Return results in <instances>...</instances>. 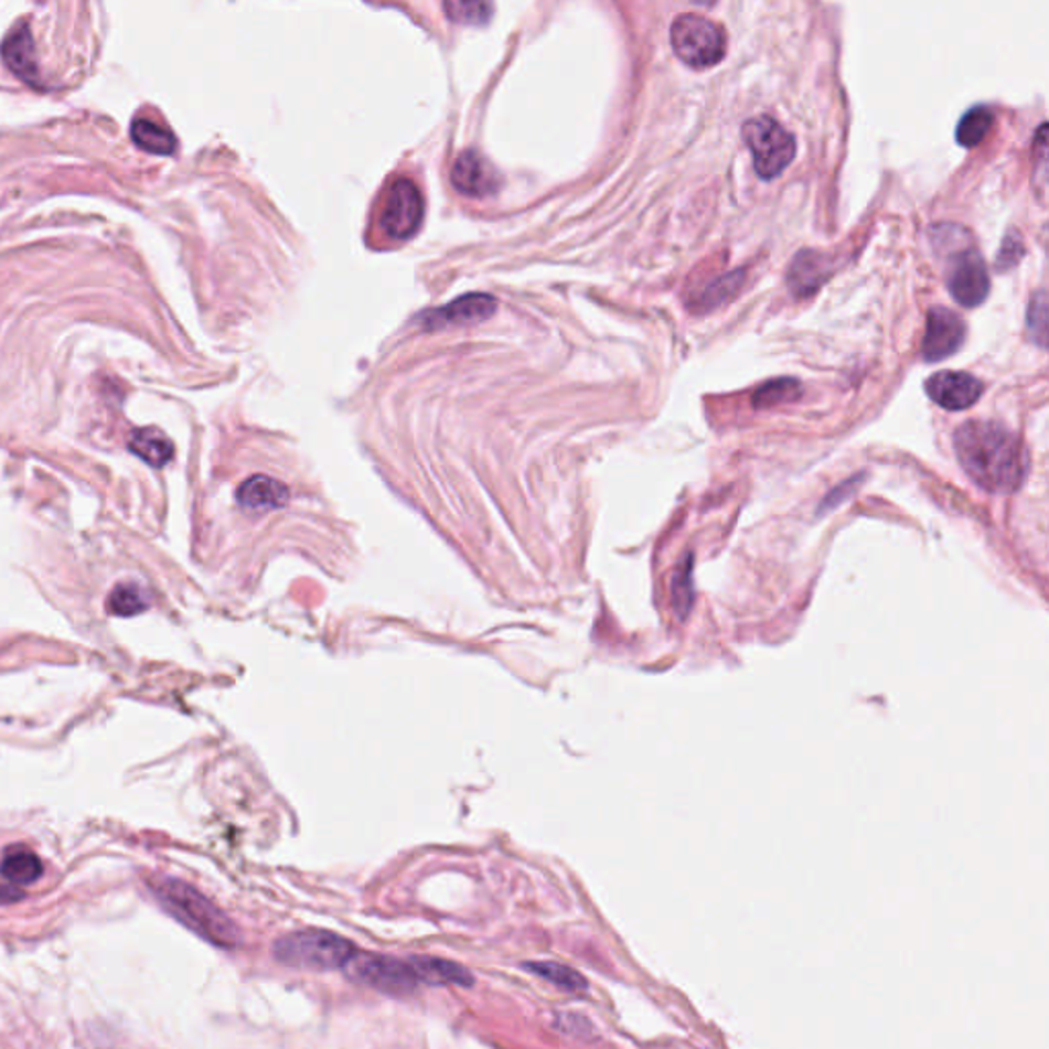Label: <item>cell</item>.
Segmentation results:
<instances>
[{
  "mask_svg": "<svg viewBox=\"0 0 1049 1049\" xmlns=\"http://www.w3.org/2000/svg\"><path fill=\"white\" fill-rule=\"evenodd\" d=\"M955 453L967 475L992 494H1013L1029 470L1017 435L994 420L963 422L955 432Z\"/></svg>",
  "mask_w": 1049,
  "mask_h": 1049,
  "instance_id": "1",
  "label": "cell"
},
{
  "mask_svg": "<svg viewBox=\"0 0 1049 1049\" xmlns=\"http://www.w3.org/2000/svg\"><path fill=\"white\" fill-rule=\"evenodd\" d=\"M160 905L164 906L174 919L181 920L193 933L217 948H234L238 943V929L214 902L203 893L193 890L179 879H160L154 884Z\"/></svg>",
  "mask_w": 1049,
  "mask_h": 1049,
  "instance_id": "2",
  "label": "cell"
},
{
  "mask_svg": "<svg viewBox=\"0 0 1049 1049\" xmlns=\"http://www.w3.org/2000/svg\"><path fill=\"white\" fill-rule=\"evenodd\" d=\"M355 953L357 949L349 939L320 929L286 934L274 945V955L279 962L302 970L345 967Z\"/></svg>",
  "mask_w": 1049,
  "mask_h": 1049,
  "instance_id": "3",
  "label": "cell"
},
{
  "mask_svg": "<svg viewBox=\"0 0 1049 1049\" xmlns=\"http://www.w3.org/2000/svg\"><path fill=\"white\" fill-rule=\"evenodd\" d=\"M671 44L678 60L695 71L719 64L726 56V33L711 19L702 15L676 17L671 25Z\"/></svg>",
  "mask_w": 1049,
  "mask_h": 1049,
  "instance_id": "4",
  "label": "cell"
},
{
  "mask_svg": "<svg viewBox=\"0 0 1049 1049\" xmlns=\"http://www.w3.org/2000/svg\"><path fill=\"white\" fill-rule=\"evenodd\" d=\"M742 138L752 154L754 171L767 181L783 173L798 152L795 138L773 117L761 116L748 119L742 126Z\"/></svg>",
  "mask_w": 1049,
  "mask_h": 1049,
  "instance_id": "5",
  "label": "cell"
},
{
  "mask_svg": "<svg viewBox=\"0 0 1049 1049\" xmlns=\"http://www.w3.org/2000/svg\"><path fill=\"white\" fill-rule=\"evenodd\" d=\"M349 976L384 994L406 996L417 991L420 980L410 960L403 962L389 955L357 951L345 965Z\"/></svg>",
  "mask_w": 1049,
  "mask_h": 1049,
  "instance_id": "6",
  "label": "cell"
},
{
  "mask_svg": "<svg viewBox=\"0 0 1049 1049\" xmlns=\"http://www.w3.org/2000/svg\"><path fill=\"white\" fill-rule=\"evenodd\" d=\"M425 214V202L410 179H396L384 197L379 226L392 240H408L415 236Z\"/></svg>",
  "mask_w": 1049,
  "mask_h": 1049,
  "instance_id": "7",
  "label": "cell"
},
{
  "mask_svg": "<svg viewBox=\"0 0 1049 1049\" xmlns=\"http://www.w3.org/2000/svg\"><path fill=\"white\" fill-rule=\"evenodd\" d=\"M948 286L953 300L963 308H976L991 291V279L984 259L974 248L955 253L949 263Z\"/></svg>",
  "mask_w": 1049,
  "mask_h": 1049,
  "instance_id": "8",
  "label": "cell"
},
{
  "mask_svg": "<svg viewBox=\"0 0 1049 1049\" xmlns=\"http://www.w3.org/2000/svg\"><path fill=\"white\" fill-rule=\"evenodd\" d=\"M965 341V324L962 318L943 306L929 312L927 334L922 341V357L927 363L948 360L962 349Z\"/></svg>",
  "mask_w": 1049,
  "mask_h": 1049,
  "instance_id": "9",
  "label": "cell"
},
{
  "mask_svg": "<svg viewBox=\"0 0 1049 1049\" xmlns=\"http://www.w3.org/2000/svg\"><path fill=\"white\" fill-rule=\"evenodd\" d=\"M929 398L945 410H965L980 400L984 386L974 375L963 372H939L924 384Z\"/></svg>",
  "mask_w": 1049,
  "mask_h": 1049,
  "instance_id": "10",
  "label": "cell"
},
{
  "mask_svg": "<svg viewBox=\"0 0 1049 1049\" xmlns=\"http://www.w3.org/2000/svg\"><path fill=\"white\" fill-rule=\"evenodd\" d=\"M451 183L463 195H472V197L490 195L499 185L492 167L474 150H465L456 159L451 167Z\"/></svg>",
  "mask_w": 1049,
  "mask_h": 1049,
  "instance_id": "11",
  "label": "cell"
},
{
  "mask_svg": "<svg viewBox=\"0 0 1049 1049\" xmlns=\"http://www.w3.org/2000/svg\"><path fill=\"white\" fill-rule=\"evenodd\" d=\"M238 504L250 513H265L286 506L289 501V490L275 478L269 475H253L243 482L236 492Z\"/></svg>",
  "mask_w": 1049,
  "mask_h": 1049,
  "instance_id": "12",
  "label": "cell"
},
{
  "mask_svg": "<svg viewBox=\"0 0 1049 1049\" xmlns=\"http://www.w3.org/2000/svg\"><path fill=\"white\" fill-rule=\"evenodd\" d=\"M2 58L19 78H23L25 83H31V85L38 83L35 45H33V38H31L28 23L17 25L15 30L9 33V38L2 44Z\"/></svg>",
  "mask_w": 1049,
  "mask_h": 1049,
  "instance_id": "13",
  "label": "cell"
},
{
  "mask_svg": "<svg viewBox=\"0 0 1049 1049\" xmlns=\"http://www.w3.org/2000/svg\"><path fill=\"white\" fill-rule=\"evenodd\" d=\"M494 310H496V302L490 296H482V293L463 296V298L449 303L446 308L431 312L429 314V327L472 324V322H480L484 318L492 317Z\"/></svg>",
  "mask_w": 1049,
  "mask_h": 1049,
  "instance_id": "14",
  "label": "cell"
},
{
  "mask_svg": "<svg viewBox=\"0 0 1049 1049\" xmlns=\"http://www.w3.org/2000/svg\"><path fill=\"white\" fill-rule=\"evenodd\" d=\"M410 963L417 972L418 980L431 986L470 988L474 984L472 972L460 963L441 960V957H413Z\"/></svg>",
  "mask_w": 1049,
  "mask_h": 1049,
  "instance_id": "15",
  "label": "cell"
},
{
  "mask_svg": "<svg viewBox=\"0 0 1049 1049\" xmlns=\"http://www.w3.org/2000/svg\"><path fill=\"white\" fill-rule=\"evenodd\" d=\"M130 449L131 453H136L152 468H164L174 456L173 441L154 427L131 432Z\"/></svg>",
  "mask_w": 1049,
  "mask_h": 1049,
  "instance_id": "16",
  "label": "cell"
},
{
  "mask_svg": "<svg viewBox=\"0 0 1049 1049\" xmlns=\"http://www.w3.org/2000/svg\"><path fill=\"white\" fill-rule=\"evenodd\" d=\"M0 876L13 886H30L44 876V863L28 848H9L0 863Z\"/></svg>",
  "mask_w": 1049,
  "mask_h": 1049,
  "instance_id": "17",
  "label": "cell"
},
{
  "mask_svg": "<svg viewBox=\"0 0 1049 1049\" xmlns=\"http://www.w3.org/2000/svg\"><path fill=\"white\" fill-rule=\"evenodd\" d=\"M133 142L148 150L150 154H173L176 150V138L169 130L150 119H136L131 126Z\"/></svg>",
  "mask_w": 1049,
  "mask_h": 1049,
  "instance_id": "18",
  "label": "cell"
},
{
  "mask_svg": "<svg viewBox=\"0 0 1049 1049\" xmlns=\"http://www.w3.org/2000/svg\"><path fill=\"white\" fill-rule=\"evenodd\" d=\"M525 970L532 972L535 976L544 977L560 991L570 992V994L587 992V980L568 965L554 962H533L525 963Z\"/></svg>",
  "mask_w": 1049,
  "mask_h": 1049,
  "instance_id": "19",
  "label": "cell"
},
{
  "mask_svg": "<svg viewBox=\"0 0 1049 1049\" xmlns=\"http://www.w3.org/2000/svg\"><path fill=\"white\" fill-rule=\"evenodd\" d=\"M992 126H994V114H992L988 107H984V105L972 107V109L962 117V121H960V126H957V142H960L963 148H976V146L982 144V140L988 136Z\"/></svg>",
  "mask_w": 1049,
  "mask_h": 1049,
  "instance_id": "20",
  "label": "cell"
},
{
  "mask_svg": "<svg viewBox=\"0 0 1049 1049\" xmlns=\"http://www.w3.org/2000/svg\"><path fill=\"white\" fill-rule=\"evenodd\" d=\"M146 607H148V601H146L144 590L140 589L138 585H119V587L111 590L109 601H107V609L117 618L138 616V613L144 611Z\"/></svg>",
  "mask_w": 1049,
  "mask_h": 1049,
  "instance_id": "21",
  "label": "cell"
},
{
  "mask_svg": "<svg viewBox=\"0 0 1049 1049\" xmlns=\"http://www.w3.org/2000/svg\"><path fill=\"white\" fill-rule=\"evenodd\" d=\"M447 15L465 25H482L492 17V4L484 2H447Z\"/></svg>",
  "mask_w": 1049,
  "mask_h": 1049,
  "instance_id": "22",
  "label": "cell"
},
{
  "mask_svg": "<svg viewBox=\"0 0 1049 1049\" xmlns=\"http://www.w3.org/2000/svg\"><path fill=\"white\" fill-rule=\"evenodd\" d=\"M795 394H798L795 382H791V379L771 382V384L762 386L757 392V406H771V404H777L779 400H791V398H795Z\"/></svg>",
  "mask_w": 1049,
  "mask_h": 1049,
  "instance_id": "23",
  "label": "cell"
},
{
  "mask_svg": "<svg viewBox=\"0 0 1049 1049\" xmlns=\"http://www.w3.org/2000/svg\"><path fill=\"white\" fill-rule=\"evenodd\" d=\"M1027 324H1029V331L1037 332V345L1043 346L1046 343V296L1043 293L1035 296Z\"/></svg>",
  "mask_w": 1049,
  "mask_h": 1049,
  "instance_id": "24",
  "label": "cell"
},
{
  "mask_svg": "<svg viewBox=\"0 0 1049 1049\" xmlns=\"http://www.w3.org/2000/svg\"><path fill=\"white\" fill-rule=\"evenodd\" d=\"M23 898H25V893H23V890H19L17 886L0 884V906L13 905V902H19Z\"/></svg>",
  "mask_w": 1049,
  "mask_h": 1049,
  "instance_id": "25",
  "label": "cell"
}]
</instances>
